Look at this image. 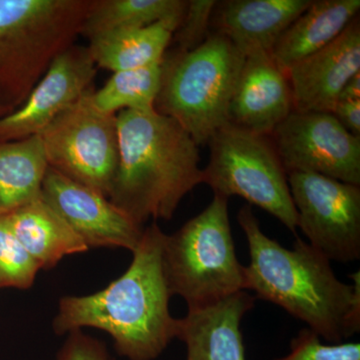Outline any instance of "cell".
<instances>
[{
    "label": "cell",
    "instance_id": "9c48e42d",
    "mask_svg": "<svg viewBox=\"0 0 360 360\" xmlns=\"http://www.w3.org/2000/svg\"><path fill=\"white\" fill-rule=\"evenodd\" d=\"M297 227L330 262L360 258V186L316 174H288Z\"/></svg>",
    "mask_w": 360,
    "mask_h": 360
},
{
    "label": "cell",
    "instance_id": "83f0119b",
    "mask_svg": "<svg viewBox=\"0 0 360 360\" xmlns=\"http://www.w3.org/2000/svg\"><path fill=\"white\" fill-rule=\"evenodd\" d=\"M360 101V73L354 75L341 90L338 101Z\"/></svg>",
    "mask_w": 360,
    "mask_h": 360
},
{
    "label": "cell",
    "instance_id": "7402d4cb",
    "mask_svg": "<svg viewBox=\"0 0 360 360\" xmlns=\"http://www.w3.org/2000/svg\"><path fill=\"white\" fill-rule=\"evenodd\" d=\"M161 85V63L113 72L91 101L97 110L116 115L122 110H155Z\"/></svg>",
    "mask_w": 360,
    "mask_h": 360
},
{
    "label": "cell",
    "instance_id": "7c38bea8",
    "mask_svg": "<svg viewBox=\"0 0 360 360\" xmlns=\"http://www.w3.org/2000/svg\"><path fill=\"white\" fill-rule=\"evenodd\" d=\"M96 73L87 46L71 45L52 61L22 105L0 118V141L39 135L94 86Z\"/></svg>",
    "mask_w": 360,
    "mask_h": 360
},
{
    "label": "cell",
    "instance_id": "cb8c5ba5",
    "mask_svg": "<svg viewBox=\"0 0 360 360\" xmlns=\"http://www.w3.org/2000/svg\"><path fill=\"white\" fill-rule=\"evenodd\" d=\"M274 360H360L359 342L324 345L309 328H303L290 342V354Z\"/></svg>",
    "mask_w": 360,
    "mask_h": 360
},
{
    "label": "cell",
    "instance_id": "f1b7e54d",
    "mask_svg": "<svg viewBox=\"0 0 360 360\" xmlns=\"http://www.w3.org/2000/svg\"><path fill=\"white\" fill-rule=\"evenodd\" d=\"M13 112V111L7 110V108H0V118L4 117L9 113Z\"/></svg>",
    "mask_w": 360,
    "mask_h": 360
},
{
    "label": "cell",
    "instance_id": "52a82bcc",
    "mask_svg": "<svg viewBox=\"0 0 360 360\" xmlns=\"http://www.w3.org/2000/svg\"><path fill=\"white\" fill-rule=\"evenodd\" d=\"M210 161L202 184L214 195L239 196L274 215L296 236L297 212L284 169L270 135L227 122L207 142Z\"/></svg>",
    "mask_w": 360,
    "mask_h": 360
},
{
    "label": "cell",
    "instance_id": "ffe728a7",
    "mask_svg": "<svg viewBox=\"0 0 360 360\" xmlns=\"http://www.w3.org/2000/svg\"><path fill=\"white\" fill-rule=\"evenodd\" d=\"M49 167L39 135L0 141V217L41 196Z\"/></svg>",
    "mask_w": 360,
    "mask_h": 360
},
{
    "label": "cell",
    "instance_id": "4fadbf2b",
    "mask_svg": "<svg viewBox=\"0 0 360 360\" xmlns=\"http://www.w3.org/2000/svg\"><path fill=\"white\" fill-rule=\"evenodd\" d=\"M359 73L360 21L357 15L333 42L286 71L295 110L333 113L341 90Z\"/></svg>",
    "mask_w": 360,
    "mask_h": 360
},
{
    "label": "cell",
    "instance_id": "7a4b0ae2",
    "mask_svg": "<svg viewBox=\"0 0 360 360\" xmlns=\"http://www.w3.org/2000/svg\"><path fill=\"white\" fill-rule=\"evenodd\" d=\"M165 233L156 222L143 236L129 269L104 290L63 296L52 328L58 335L84 328L112 338L116 352L129 360H155L176 338L179 319L169 311L162 248Z\"/></svg>",
    "mask_w": 360,
    "mask_h": 360
},
{
    "label": "cell",
    "instance_id": "277c9868",
    "mask_svg": "<svg viewBox=\"0 0 360 360\" xmlns=\"http://www.w3.org/2000/svg\"><path fill=\"white\" fill-rule=\"evenodd\" d=\"M94 0H0V108L22 105L61 52L75 44Z\"/></svg>",
    "mask_w": 360,
    "mask_h": 360
},
{
    "label": "cell",
    "instance_id": "ac0fdd59",
    "mask_svg": "<svg viewBox=\"0 0 360 360\" xmlns=\"http://www.w3.org/2000/svg\"><path fill=\"white\" fill-rule=\"evenodd\" d=\"M6 217L16 238L41 269H53L63 257L89 250L42 195Z\"/></svg>",
    "mask_w": 360,
    "mask_h": 360
},
{
    "label": "cell",
    "instance_id": "e0dca14e",
    "mask_svg": "<svg viewBox=\"0 0 360 360\" xmlns=\"http://www.w3.org/2000/svg\"><path fill=\"white\" fill-rule=\"evenodd\" d=\"M360 0H312L276 40L270 56L286 71L333 42L359 15Z\"/></svg>",
    "mask_w": 360,
    "mask_h": 360
},
{
    "label": "cell",
    "instance_id": "5b68a950",
    "mask_svg": "<svg viewBox=\"0 0 360 360\" xmlns=\"http://www.w3.org/2000/svg\"><path fill=\"white\" fill-rule=\"evenodd\" d=\"M245 61V54L214 32L191 51H167L155 110L179 122L198 146L207 143L229 122Z\"/></svg>",
    "mask_w": 360,
    "mask_h": 360
},
{
    "label": "cell",
    "instance_id": "8992f818",
    "mask_svg": "<svg viewBox=\"0 0 360 360\" xmlns=\"http://www.w3.org/2000/svg\"><path fill=\"white\" fill-rule=\"evenodd\" d=\"M162 262L170 295L184 298L188 309L245 290V266L236 257L229 200L214 195L200 214L174 234H165Z\"/></svg>",
    "mask_w": 360,
    "mask_h": 360
},
{
    "label": "cell",
    "instance_id": "484cf974",
    "mask_svg": "<svg viewBox=\"0 0 360 360\" xmlns=\"http://www.w3.org/2000/svg\"><path fill=\"white\" fill-rule=\"evenodd\" d=\"M56 360H116L103 341L85 335L82 330L68 333Z\"/></svg>",
    "mask_w": 360,
    "mask_h": 360
},
{
    "label": "cell",
    "instance_id": "30bf717a",
    "mask_svg": "<svg viewBox=\"0 0 360 360\" xmlns=\"http://www.w3.org/2000/svg\"><path fill=\"white\" fill-rule=\"evenodd\" d=\"M270 137L288 174L309 172L360 186V137L333 113L293 110Z\"/></svg>",
    "mask_w": 360,
    "mask_h": 360
},
{
    "label": "cell",
    "instance_id": "d6986e66",
    "mask_svg": "<svg viewBox=\"0 0 360 360\" xmlns=\"http://www.w3.org/2000/svg\"><path fill=\"white\" fill-rule=\"evenodd\" d=\"M181 20L103 33L90 39L87 49L97 68L112 72L161 63Z\"/></svg>",
    "mask_w": 360,
    "mask_h": 360
},
{
    "label": "cell",
    "instance_id": "2e32d148",
    "mask_svg": "<svg viewBox=\"0 0 360 360\" xmlns=\"http://www.w3.org/2000/svg\"><path fill=\"white\" fill-rule=\"evenodd\" d=\"M312 0L217 1L210 32L229 40L245 56L271 51L276 40Z\"/></svg>",
    "mask_w": 360,
    "mask_h": 360
},
{
    "label": "cell",
    "instance_id": "8fae6325",
    "mask_svg": "<svg viewBox=\"0 0 360 360\" xmlns=\"http://www.w3.org/2000/svg\"><path fill=\"white\" fill-rule=\"evenodd\" d=\"M44 200L68 222L89 248H125L134 252L144 227L130 219L104 194L49 167Z\"/></svg>",
    "mask_w": 360,
    "mask_h": 360
},
{
    "label": "cell",
    "instance_id": "6da1fadb",
    "mask_svg": "<svg viewBox=\"0 0 360 360\" xmlns=\"http://www.w3.org/2000/svg\"><path fill=\"white\" fill-rule=\"evenodd\" d=\"M238 220L250 248L245 290L283 307L328 342L359 333V270L350 276L354 284L342 283L330 260L302 238L288 250L265 236L250 205L239 210Z\"/></svg>",
    "mask_w": 360,
    "mask_h": 360
},
{
    "label": "cell",
    "instance_id": "ba28073f",
    "mask_svg": "<svg viewBox=\"0 0 360 360\" xmlns=\"http://www.w3.org/2000/svg\"><path fill=\"white\" fill-rule=\"evenodd\" d=\"M94 86L41 132L49 167L108 198L118 165L116 115L91 101Z\"/></svg>",
    "mask_w": 360,
    "mask_h": 360
},
{
    "label": "cell",
    "instance_id": "4316f807",
    "mask_svg": "<svg viewBox=\"0 0 360 360\" xmlns=\"http://www.w3.org/2000/svg\"><path fill=\"white\" fill-rule=\"evenodd\" d=\"M333 115L349 134L360 137V101H338Z\"/></svg>",
    "mask_w": 360,
    "mask_h": 360
},
{
    "label": "cell",
    "instance_id": "d4e9b609",
    "mask_svg": "<svg viewBox=\"0 0 360 360\" xmlns=\"http://www.w3.org/2000/svg\"><path fill=\"white\" fill-rule=\"evenodd\" d=\"M215 6L214 0H188L181 22L172 37L175 51H191L207 39Z\"/></svg>",
    "mask_w": 360,
    "mask_h": 360
},
{
    "label": "cell",
    "instance_id": "44dd1931",
    "mask_svg": "<svg viewBox=\"0 0 360 360\" xmlns=\"http://www.w3.org/2000/svg\"><path fill=\"white\" fill-rule=\"evenodd\" d=\"M187 0H94L82 25L87 39L125 28L144 27L167 20H181Z\"/></svg>",
    "mask_w": 360,
    "mask_h": 360
},
{
    "label": "cell",
    "instance_id": "603a6c76",
    "mask_svg": "<svg viewBox=\"0 0 360 360\" xmlns=\"http://www.w3.org/2000/svg\"><path fill=\"white\" fill-rule=\"evenodd\" d=\"M40 266L21 245L6 217H0V288H32Z\"/></svg>",
    "mask_w": 360,
    "mask_h": 360
},
{
    "label": "cell",
    "instance_id": "5bb4252c",
    "mask_svg": "<svg viewBox=\"0 0 360 360\" xmlns=\"http://www.w3.org/2000/svg\"><path fill=\"white\" fill-rule=\"evenodd\" d=\"M295 110L286 73L269 52L245 56L229 111V122L236 127L271 135Z\"/></svg>",
    "mask_w": 360,
    "mask_h": 360
},
{
    "label": "cell",
    "instance_id": "3957f363",
    "mask_svg": "<svg viewBox=\"0 0 360 360\" xmlns=\"http://www.w3.org/2000/svg\"><path fill=\"white\" fill-rule=\"evenodd\" d=\"M118 165L108 200L136 224L170 220L203 181L200 149L179 122L155 110L116 115Z\"/></svg>",
    "mask_w": 360,
    "mask_h": 360
},
{
    "label": "cell",
    "instance_id": "9a60e30c",
    "mask_svg": "<svg viewBox=\"0 0 360 360\" xmlns=\"http://www.w3.org/2000/svg\"><path fill=\"white\" fill-rule=\"evenodd\" d=\"M255 296L238 291L224 300L188 309L179 319L176 338L186 347V360H245L240 324L255 307Z\"/></svg>",
    "mask_w": 360,
    "mask_h": 360
}]
</instances>
